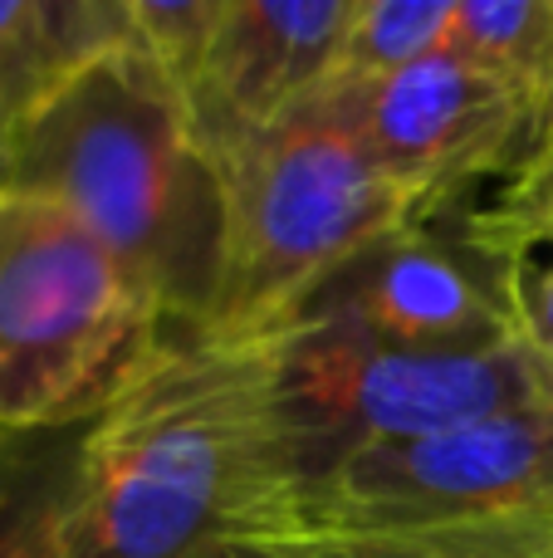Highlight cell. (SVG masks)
Returning a JSON list of instances; mask_svg holds the SVG:
<instances>
[{
	"label": "cell",
	"mask_w": 553,
	"mask_h": 558,
	"mask_svg": "<svg viewBox=\"0 0 553 558\" xmlns=\"http://www.w3.org/2000/svg\"><path fill=\"white\" fill-rule=\"evenodd\" d=\"M294 500L270 343L172 333L88 422L59 558H235Z\"/></svg>",
	"instance_id": "1"
},
{
	"label": "cell",
	"mask_w": 553,
	"mask_h": 558,
	"mask_svg": "<svg viewBox=\"0 0 553 558\" xmlns=\"http://www.w3.org/2000/svg\"><path fill=\"white\" fill-rule=\"evenodd\" d=\"M0 182L84 221L172 333L211 324L225 265L221 162L133 29L45 98L0 162Z\"/></svg>",
	"instance_id": "2"
},
{
	"label": "cell",
	"mask_w": 553,
	"mask_h": 558,
	"mask_svg": "<svg viewBox=\"0 0 553 558\" xmlns=\"http://www.w3.org/2000/svg\"><path fill=\"white\" fill-rule=\"evenodd\" d=\"M221 182L225 265L201 328L211 338L280 333L323 275L382 231L417 221V206L378 172L329 84L221 157Z\"/></svg>",
	"instance_id": "3"
},
{
	"label": "cell",
	"mask_w": 553,
	"mask_h": 558,
	"mask_svg": "<svg viewBox=\"0 0 553 558\" xmlns=\"http://www.w3.org/2000/svg\"><path fill=\"white\" fill-rule=\"evenodd\" d=\"M172 338L59 202L0 182V432L84 426Z\"/></svg>",
	"instance_id": "4"
},
{
	"label": "cell",
	"mask_w": 553,
	"mask_h": 558,
	"mask_svg": "<svg viewBox=\"0 0 553 558\" xmlns=\"http://www.w3.org/2000/svg\"><path fill=\"white\" fill-rule=\"evenodd\" d=\"M265 343L299 456V490L368 446L539 402L534 357L519 343L411 348L348 324H284Z\"/></svg>",
	"instance_id": "5"
},
{
	"label": "cell",
	"mask_w": 553,
	"mask_h": 558,
	"mask_svg": "<svg viewBox=\"0 0 553 558\" xmlns=\"http://www.w3.org/2000/svg\"><path fill=\"white\" fill-rule=\"evenodd\" d=\"M553 520V407H515L339 461L290 524H515ZM284 524V530H290Z\"/></svg>",
	"instance_id": "6"
},
{
	"label": "cell",
	"mask_w": 553,
	"mask_h": 558,
	"mask_svg": "<svg viewBox=\"0 0 553 558\" xmlns=\"http://www.w3.org/2000/svg\"><path fill=\"white\" fill-rule=\"evenodd\" d=\"M329 88L378 172L417 206V221L446 211L495 172L515 182L539 137L534 98L456 49H441L378 84Z\"/></svg>",
	"instance_id": "7"
},
{
	"label": "cell",
	"mask_w": 553,
	"mask_h": 558,
	"mask_svg": "<svg viewBox=\"0 0 553 558\" xmlns=\"http://www.w3.org/2000/svg\"><path fill=\"white\" fill-rule=\"evenodd\" d=\"M290 324H348L411 348L515 343L486 265L427 216L353 251L309 289Z\"/></svg>",
	"instance_id": "8"
},
{
	"label": "cell",
	"mask_w": 553,
	"mask_h": 558,
	"mask_svg": "<svg viewBox=\"0 0 553 558\" xmlns=\"http://www.w3.org/2000/svg\"><path fill=\"white\" fill-rule=\"evenodd\" d=\"M353 0H225L182 104L221 162L329 84Z\"/></svg>",
	"instance_id": "9"
},
{
	"label": "cell",
	"mask_w": 553,
	"mask_h": 558,
	"mask_svg": "<svg viewBox=\"0 0 553 558\" xmlns=\"http://www.w3.org/2000/svg\"><path fill=\"white\" fill-rule=\"evenodd\" d=\"M127 35V0H0V162L84 59Z\"/></svg>",
	"instance_id": "10"
},
{
	"label": "cell",
	"mask_w": 553,
	"mask_h": 558,
	"mask_svg": "<svg viewBox=\"0 0 553 558\" xmlns=\"http://www.w3.org/2000/svg\"><path fill=\"white\" fill-rule=\"evenodd\" d=\"M235 558H553V520L515 524H290Z\"/></svg>",
	"instance_id": "11"
},
{
	"label": "cell",
	"mask_w": 553,
	"mask_h": 558,
	"mask_svg": "<svg viewBox=\"0 0 553 558\" xmlns=\"http://www.w3.org/2000/svg\"><path fill=\"white\" fill-rule=\"evenodd\" d=\"M456 235L486 265L515 343L534 357H553V211L495 196L480 211H466Z\"/></svg>",
	"instance_id": "12"
},
{
	"label": "cell",
	"mask_w": 553,
	"mask_h": 558,
	"mask_svg": "<svg viewBox=\"0 0 553 558\" xmlns=\"http://www.w3.org/2000/svg\"><path fill=\"white\" fill-rule=\"evenodd\" d=\"M84 432H0V558H59Z\"/></svg>",
	"instance_id": "13"
},
{
	"label": "cell",
	"mask_w": 553,
	"mask_h": 558,
	"mask_svg": "<svg viewBox=\"0 0 553 558\" xmlns=\"http://www.w3.org/2000/svg\"><path fill=\"white\" fill-rule=\"evenodd\" d=\"M446 49L515 84L544 113L553 88V0H456Z\"/></svg>",
	"instance_id": "14"
},
{
	"label": "cell",
	"mask_w": 553,
	"mask_h": 558,
	"mask_svg": "<svg viewBox=\"0 0 553 558\" xmlns=\"http://www.w3.org/2000/svg\"><path fill=\"white\" fill-rule=\"evenodd\" d=\"M456 0H353L329 84H378L451 45Z\"/></svg>",
	"instance_id": "15"
},
{
	"label": "cell",
	"mask_w": 553,
	"mask_h": 558,
	"mask_svg": "<svg viewBox=\"0 0 553 558\" xmlns=\"http://www.w3.org/2000/svg\"><path fill=\"white\" fill-rule=\"evenodd\" d=\"M221 10L225 0H127V29L182 94V84L211 45Z\"/></svg>",
	"instance_id": "16"
},
{
	"label": "cell",
	"mask_w": 553,
	"mask_h": 558,
	"mask_svg": "<svg viewBox=\"0 0 553 558\" xmlns=\"http://www.w3.org/2000/svg\"><path fill=\"white\" fill-rule=\"evenodd\" d=\"M500 192H509V196H544V192H553V88L544 98V113H539L534 153H529V162L519 167L515 182H505Z\"/></svg>",
	"instance_id": "17"
},
{
	"label": "cell",
	"mask_w": 553,
	"mask_h": 558,
	"mask_svg": "<svg viewBox=\"0 0 553 558\" xmlns=\"http://www.w3.org/2000/svg\"><path fill=\"white\" fill-rule=\"evenodd\" d=\"M534 377H539V402L553 407V357H534Z\"/></svg>",
	"instance_id": "18"
},
{
	"label": "cell",
	"mask_w": 553,
	"mask_h": 558,
	"mask_svg": "<svg viewBox=\"0 0 553 558\" xmlns=\"http://www.w3.org/2000/svg\"><path fill=\"white\" fill-rule=\"evenodd\" d=\"M500 196H509V192H500ZM515 202H529V206H544V211H553V192H544V196H515Z\"/></svg>",
	"instance_id": "19"
}]
</instances>
